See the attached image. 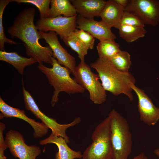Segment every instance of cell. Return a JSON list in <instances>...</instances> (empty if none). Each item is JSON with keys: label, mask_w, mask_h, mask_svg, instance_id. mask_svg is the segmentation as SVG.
I'll use <instances>...</instances> for the list:
<instances>
[{"label": "cell", "mask_w": 159, "mask_h": 159, "mask_svg": "<svg viewBox=\"0 0 159 159\" xmlns=\"http://www.w3.org/2000/svg\"><path fill=\"white\" fill-rule=\"evenodd\" d=\"M35 9L31 7L26 8L15 18L13 24L8 29L11 37H17L23 42L26 54L36 60L39 63L43 62L52 64L53 54L49 46L43 47L39 40L42 39L34 23Z\"/></svg>", "instance_id": "6da1fadb"}, {"label": "cell", "mask_w": 159, "mask_h": 159, "mask_svg": "<svg viewBox=\"0 0 159 159\" xmlns=\"http://www.w3.org/2000/svg\"><path fill=\"white\" fill-rule=\"evenodd\" d=\"M90 66L97 71L104 89L115 96L123 94L131 101L133 100L130 87L135 80L130 72L125 73L117 69L109 61L98 58L91 63Z\"/></svg>", "instance_id": "7a4b0ae2"}, {"label": "cell", "mask_w": 159, "mask_h": 159, "mask_svg": "<svg viewBox=\"0 0 159 159\" xmlns=\"http://www.w3.org/2000/svg\"><path fill=\"white\" fill-rule=\"evenodd\" d=\"M52 65V67L49 68L43 64L39 63L37 67L45 74L50 84L54 88L51 102L52 107L58 101L59 94L61 92H64L69 95L85 92V90L71 77V72L69 70L62 66L54 57Z\"/></svg>", "instance_id": "3957f363"}, {"label": "cell", "mask_w": 159, "mask_h": 159, "mask_svg": "<svg viewBox=\"0 0 159 159\" xmlns=\"http://www.w3.org/2000/svg\"><path fill=\"white\" fill-rule=\"evenodd\" d=\"M113 159H128L132 150V134L127 120L115 110L109 113Z\"/></svg>", "instance_id": "277c9868"}, {"label": "cell", "mask_w": 159, "mask_h": 159, "mask_svg": "<svg viewBox=\"0 0 159 159\" xmlns=\"http://www.w3.org/2000/svg\"><path fill=\"white\" fill-rule=\"evenodd\" d=\"M110 119L108 116L95 127L92 142L85 150L82 159H113Z\"/></svg>", "instance_id": "5b68a950"}, {"label": "cell", "mask_w": 159, "mask_h": 159, "mask_svg": "<svg viewBox=\"0 0 159 159\" xmlns=\"http://www.w3.org/2000/svg\"><path fill=\"white\" fill-rule=\"evenodd\" d=\"M73 75L74 81L89 94L90 100L95 104H101L106 100V91L99 80L98 74L93 73L90 67L81 62L75 68Z\"/></svg>", "instance_id": "8992f818"}, {"label": "cell", "mask_w": 159, "mask_h": 159, "mask_svg": "<svg viewBox=\"0 0 159 159\" xmlns=\"http://www.w3.org/2000/svg\"><path fill=\"white\" fill-rule=\"evenodd\" d=\"M22 94L25 109L30 111L37 118L41 120L52 131V133L64 138L67 143H70L69 137L66 135V130L68 128L74 126L81 121L80 117L75 118L71 123L66 124L58 123L56 119L50 117L42 112L39 110L31 94L24 87L23 80Z\"/></svg>", "instance_id": "52a82bcc"}, {"label": "cell", "mask_w": 159, "mask_h": 159, "mask_svg": "<svg viewBox=\"0 0 159 159\" xmlns=\"http://www.w3.org/2000/svg\"><path fill=\"white\" fill-rule=\"evenodd\" d=\"M124 10L137 16L145 24L155 26L159 23V1L129 0Z\"/></svg>", "instance_id": "ba28073f"}, {"label": "cell", "mask_w": 159, "mask_h": 159, "mask_svg": "<svg viewBox=\"0 0 159 159\" xmlns=\"http://www.w3.org/2000/svg\"><path fill=\"white\" fill-rule=\"evenodd\" d=\"M5 141L11 154L19 159H36L41 153L39 146L28 145L25 143L23 135L12 129L6 134Z\"/></svg>", "instance_id": "9c48e42d"}, {"label": "cell", "mask_w": 159, "mask_h": 159, "mask_svg": "<svg viewBox=\"0 0 159 159\" xmlns=\"http://www.w3.org/2000/svg\"><path fill=\"white\" fill-rule=\"evenodd\" d=\"M77 16L65 17L62 15L54 18H40L36 25L39 31H54L62 39L73 32L77 27Z\"/></svg>", "instance_id": "30bf717a"}, {"label": "cell", "mask_w": 159, "mask_h": 159, "mask_svg": "<svg viewBox=\"0 0 159 159\" xmlns=\"http://www.w3.org/2000/svg\"><path fill=\"white\" fill-rule=\"evenodd\" d=\"M39 32L52 50L53 57L60 64L67 68L73 74L76 67L75 58L61 45L57 34L52 31L47 32L39 31Z\"/></svg>", "instance_id": "8fae6325"}, {"label": "cell", "mask_w": 159, "mask_h": 159, "mask_svg": "<svg viewBox=\"0 0 159 159\" xmlns=\"http://www.w3.org/2000/svg\"><path fill=\"white\" fill-rule=\"evenodd\" d=\"M130 87L137 95L138 99V111L140 120L147 125H155L159 120V108L153 104L143 90L132 83Z\"/></svg>", "instance_id": "7c38bea8"}, {"label": "cell", "mask_w": 159, "mask_h": 159, "mask_svg": "<svg viewBox=\"0 0 159 159\" xmlns=\"http://www.w3.org/2000/svg\"><path fill=\"white\" fill-rule=\"evenodd\" d=\"M0 111L1 119L4 117H16L23 120L28 123L34 130L33 135L35 138L42 137L48 131L49 128L44 123L37 122L35 120L28 117L24 110L10 106L1 97H0Z\"/></svg>", "instance_id": "4fadbf2b"}, {"label": "cell", "mask_w": 159, "mask_h": 159, "mask_svg": "<svg viewBox=\"0 0 159 159\" xmlns=\"http://www.w3.org/2000/svg\"><path fill=\"white\" fill-rule=\"evenodd\" d=\"M76 22L77 28L87 32L100 41L115 40L116 38L111 28L101 21L84 18L77 15Z\"/></svg>", "instance_id": "5bb4252c"}, {"label": "cell", "mask_w": 159, "mask_h": 159, "mask_svg": "<svg viewBox=\"0 0 159 159\" xmlns=\"http://www.w3.org/2000/svg\"><path fill=\"white\" fill-rule=\"evenodd\" d=\"M78 15L84 18L100 16L106 1L104 0H70Z\"/></svg>", "instance_id": "9a60e30c"}, {"label": "cell", "mask_w": 159, "mask_h": 159, "mask_svg": "<svg viewBox=\"0 0 159 159\" xmlns=\"http://www.w3.org/2000/svg\"><path fill=\"white\" fill-rule=\"evenodd\" d=\"M49 143L55 144L58 147V151L55 154V159H74L82 157L81 152L72 149L62 137L51 133L48 137L39 141V144L42 145Z\"/></svg>", "instance_id": "2e32d148"}, {"label": "cell", "mask_w": 159, "mask_h": 159, "mask_svg": "<svg viewBox=\"0 0 159 159\" xmlns=\"http://www.w3.org/2000/svg\"><path fill=\"white\" fill-rule=\"evenodd\" d=\"M124 8L118 4L114 0L106 1L100 16L101 21L110 27L118 29Z\"/></svg>", "instance_id": "e0dca14e"}, {"label": "cell", "mask_w": 159, "mask_h": 159, "mask_svg": "<svg viewBox=\"0 0 159 159\" xmlns=\"http://www.w3.org/2000/svg\"><path fill=\"white\" fill-rule=\"evenodd\" d=\"M0 60L13 66L22 75L23 74L24 69L25 67L37 62L32 58L24 57L16 52H7L5 51H0Z\"/></svg>", "instance_id": "ac0fdd59"}, {"label": "cell", "mask_w": 159, "mask_h": 159, "mask_svg": "<svg viewBox=\"0 0 159 159\" xmlns=\"http://www.w3.org/2000/svg\"><path fill=\"white\" fill-rule=\"evenodd\" d=\"M50 5L48 18H54L62 15L65 17H71L78 15L70 0H51Z\"/></svg>", "instance_id": "d6986e66"}, {"label": "cell", "mask_w": 159, "mask_h": 159, "mask_svg": "<svg viewBox=\"0 0 159 159\" xmlns=\"http://www.w3.org/2000/svg\"><path fill=\"white\" fill-rule=\"evenodd\" d=\"M118 29L120 37L128 43L144 37L147 31L144 27L120 25Z\"/></svg>", "instance_id": "ffe728a7"}, {"label": "cell", "mask_w": 159, "mask_h": 159, "mask_svg": "<svg viewBox=\"0 0 159 159\" xmlns=\"http://www.w3.org/2000/svg\"><path fill=\"white\" fill-rule=\"evenodd\" d=\"M99 58L109 60L121 50L118 43L115 40L100 41L96 46Z\"/></svg>", "instance_id": "44dd1931"}, {"label": "cell", "mask_w": 159, "mask_h": 159, "mask_svg": "<svg viewBox=\"0 0 159 159\" xmlns=\"http://www.w3.org/2000/svg\"><path fill=\"white\" fill-rule=\"evenodd\" d=\"M108 61L119 71L129 72L131 62L130 55L127 51L120 50Z\"/></svg>", "instance_id": "7402d4cb"}, {"label": "cell", "mask_w": 159, "mask_h": 159, "mask_svg": "<svg viewBox=\"0 0 159 159\" xmlns=\"http://www.w3.org/2000/svg\"><path fill=\"white\" fill-rule=\"evenodd\" d=\"M61 39L67 46L77 53L81 62H85V57L87 54L88 49L75 36L74 32Z\"/></svg>", "instance_id": "603a6c76"}, {"label": "cell", "mask_w": 159, "mask_h": 159, "mask_svg": "<svg viewBox=\"0 0 159 159\" xmlns=\"http://www.w3.org/2000/svg\"><path fill=\"white\" fill-rule=\"evenodd\" d=\"M12 2V0H0V50L4 51V44L7 43L11 44H18V43L14 40L8 38L4 33L3 26L2 17L5 8L9 3Z\"/></svg>", "instance_id": "cb8c5ba5"}, {"label": "cell", "mask_w": 159, "mask_h": 159, "mask_svg": "<svg viewBox=\"0 0 159 159\" xmlns=\"http://www.w3.org/2000/svg\"><path fill=\"white\" fill-rule=\"evenodd\" d=\"M51 0H12L17 4L28 3L32 4L38 9L40 18H48Z\"/></svg>", "instance_id": "d4e9b609"}, {"label": "cell", "mask_w": 159, "mask_h": 159, "mask_svg": "<svg viewBox=\"0 0 159 159\" xmlns=\"http://www.w3.org/2000/svg\"><path fill=\"white\" fill-rule=\"evenodd\" d=\"M75 36L88 50L94 46L95 38L89 33L84 30L76 29L74 32Z\"/></svg>", "instance_id": "484cf974"}, {"label": "cell", "mask_w": 159, "mask_h": 159, "mask_svg": "<svg viewBox=\"0 0 159 159\" xmlns=\"http://www.w3.org/2000/svg\"><path fill=\"white\" fill-rule=\"evenodd\" d=\"M124 25L144 27L145 24L133 13L124 10L121 17L120 25Z\"/></svg>", "instance_id": "4316f807"}, {"label": "cell", "mask_w": 159, "mask_h": 159, "mask_svg": "<svg viewBox=\"0 0 159 159\" xmlns=\"http://www.w3.org/2000/svg\"><path fill=\"white\" fill-rule=\"evenodd\" d=\"M8 148L3 135L0 136V159H6L4 155V151Z\"/></svg>", "instance_id": "83f0119b"}, {"label": "cell", "mask_w": 159, "mask_h": 159, "mask_svg": "<svg viewBox=\"0 0 159 159\" xmlns=\"http://www.w3.org/2000/svg\"><path fill=\"white\" fill-rule=\"evenodd\" d=\"M114 1L124 9L127 6L129 1V0H114Z\"/></svg>", "instance_id": "f1b7e54d"}, {"label": "cell", "mask_w": 159, "mask_h": 159, "mask_svg": "<svg viewBox=\"0 0 159 159\" xmlns=\"http://www.w3.org/2000/svg\"><path fill=\"white\" fill-rule=\"evenodd\" d=\"M132 159H148L147 158L145 155L143 153H140L139 154L136 156Z\"/></svg>", "instance_id": "f546056e"}, {"label": "cell", "mask_w": 159, "mask_h": 159, "mask_svg": "<svg viewBox=\"0 0 159 159\" xmlns=\"http://www.w3.org/2000/svg\"><path fill=\"white\" fill-rule=\"evenodd\" d=\"M154 153L159 158V148L155 149L154 151Z\"/></svg>", "instance_id": "4dcf8cb0"}]
</instances>
